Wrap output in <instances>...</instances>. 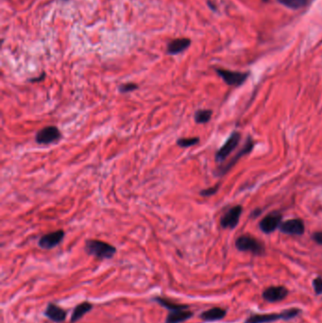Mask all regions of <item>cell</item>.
I'll use <instances>...</instances> for the list:
<instances>
[{"label": "cell", "instance_id": "cell-1", "mask_svg": "<svg viewBox=\"0 0 322 323\" xmlns=\"http://www.w3.org/2000/svg\"><path fill=\"white\" fill-rule=\"evenodd\" d=\"M301 313L302 310L300 308H289L281 313L255 314L247 318L245 323H270L278 321H290Z\"/></svg>", "mask_w": 322, "mask_h": 323}, {"label": "cell", "instance_id": "cell-2", "mask_svg": "<svg viewBox=\"0 0 322 323\" xmlns=\"http://www.w3.org/2000/svg\"><path fill=\"white\" fill-rule=\"evenodd\" d=\"M86 253L95 256L97 259H111L114 257L116 248L109 243H106L101 240L96 239H88L86 240L84 246Z\"/></svg>", "mask_w": 322, "mask_h": 323}, {"label": "cell", "instance_id": "cell-3", "mask_svg": "<svg viewBox=\"0 0 322 323\" xmlns=\"http://www.w3.org/2000/svg\"><path fill=\"white\" fill-rule=\"evenodd\" d=\"M236 247L240 251H249L255 255H262L265 252L264 245L250 236H241L237 238Z\"/></svg>", "mask_w": 322, "mask_h": 323}, {"label": "cell", "instance_id": "cell-4", "mask_svg": "<svg viewBox=\"0 0 322 323\" xmlns=\"http://www.w3.org/2000/svg\"><path fill=\"white\" fill-rule=\"evenodd\" d=\"M240 138H241L240 133H237V132H234L232 133L231 136L228 138L227 141L217 152L216 161L219 163H222L223 162H225L228 157L231 155V153L237 149L239 141H240Z\"/></svg>", "mask_w": 322, "mask_h": 323}, {"label": "cell", "instance_id": "cell-5", "mask_svg": "<svg viewBox=\"0 0 322 323\" xmlns=\"http://www.w3.org/2000/svg\"><path fill=\"white\" fill-rule=\"evenodd\" d=\"M218 76L222 78V80L225 81V83L230 86H240L242 85L246 81V79L249 76L248 72H236V71H230L226 69H216Z\"/></svg>", "mask_w": 322, "mask_h": 323}, {"label": "cell", "instance_id": "cell-6", "mask_svg": "<svg viewBox=\"0 0 322 323\" xmlns=\"http://www.w3.org/2000/svg\"><path fill=\"white\" fill-rule=\"evenodd\" d=\"M62 137V133L55 126H48L40 130L35 135V141L40 145H48L57 142Z\"/></svg>", "mask_w": 322, "mask_h": 323}, {"label": "cell", "instance_id": "cell-7", "mask_svg": "<svg viewBox=\"0 0 322 323\" xmlns=\"http://www.w3.org/2000/svg\"><path fill=\"white\" fill-rule=\"evenodd\" d=\"M283 216L280 212H271L267 216H265L264 219L260 222V229L265 234H271L275 230L280 227L282 223Z\"/></svg>", "mask_w": 322, "mask_h": 323}, {"label": "cell", "instance_id": "cell-8", "mask_svg": "<svg viewBox=\"0 0 322 323\" xmlns=\"http://www.w3.org/2000/svg\"><path fill=\"white\" fill-rule=\"evenodd\" d=\"M65 235L66 233L63 230H58L56 232L49 233L39 239L38 246L44 249H51L53 247H57L64 240Z\"/></svg>", "mask_w": 322, "mask_h": 323}, {"label": "cell", "instance_id": "cell-9", "mask_svg": "<svg viewBox=\"0 0 322 323\" xmlns=\"http://www.w3.org/2000/svg\"><path fill=\"white\" fill-rule=\"evenodd\" d=\"M242 206L237 205L228 211L220 219V225L224 229H235L239 223V219L242 214Z\"/></svg>", "mask_w": 322, "mask_h": 323}, {"label": "cell", "instance_id": "cell-10", "mask_svg": "<svg viewBox=\"0 0 322 323\" xmlns=\"http://www.w3.org/2000/svg\"><path fill=\"white\" fill-rule=\"evenodd\" d=\"M288 295V289L284 285L269 286L263 292V299L268 303H278L283 301Z\"/></svg>", "mask_w": 322, "mask_h": 323}, {"label": "cell", "instance_id": "cell-11", "mask_svg": "<svg viewBox=\"0 0 322 323\" xmlns=\"http://www.w3.org/2000/svg\"><path fill=\"white\" fill-rule=\"evenodd\" d=\"M279 229L282 233H284L285 235L302 236L304 234L305 226H304V223L302 219H289V220L282 222Z\"/></svg>", "mask_w": 322, "mask_h": 323}, {"label": "cell", "instance_id": "cell-12", "mask_svg": "<svg viewBox=\"0 0 322 323\" xmlns=\"http://www.w3.org/2000/svg\"><path fill=\"white\" fill-rule=\"evenodd\" d=\"M253 146H254V143L252 141V139L250 137L247 138V141H246V145L244 146V148L239 152V153H237V156L235 158H233L231 162H229L226 165L220 167V169H218V173L217 175L218 176H222L224 174H226L236 163L237 162L239 161L243 156H245L246 154H248L249 152H251L253 150Z\"/></svg>", "mask_w": 322, "mask_h": 323}, {"label": "cell", "instance_id": "cell-13", "mask_svg": "<svg viewBox=\"0 0 322 323\" xmlns=\"http://www.w3.org/2000/svg\"><path fill=\"white\" fill-rule=\"evenodd\" d=\"M45 316L51 322L56 323H64L67 320V312L57 304L50 303L46 308Z\"/></svg>", "mask_w": 322, "mask_h": 323}, {"label": "cell", "instance_id": "cell-14", "mask_svg": "<svg viewBox=\"0 0 322 323\" xmlns=\"http://www.w3.org/2000/svg\"><path fill=\"white\" fill-rule=\"evenodd\" d=\"M191 45V40L188 38H178L171 41L167 45L166 53L168 55H178L184 50L189 48Z\"/></svg>", "mask_w": 322, "mask_h": 323}, {"label": "cell", "instance_id": "cell-15", "mask_svg": "<svg viewBox=\"0 0 322 323\" xmlns=\"http://www.w3.org/2000/svg\"><path fill=\"white\" fill-rule=\"evenodd\" d=\"M227 311L220 307H214L199 315V318L204 322H217L225 318Z\"/></svg>", "mask_w": 322, "mask_h": 323}, {"label": "cell", "instance_id": "cell-16", "mask_svg": "<svg viewBox=\"0 0 322 323\" xmlns=\"http://www.w3.org/2000/svg\"><path fill=\"white\" fill-rule=\"evenodd\" d=\"M193 312L188 309H180V310H175L171 311L168 314L165 323H180L186 322L187 320L193 317Z\"/></svg>", "mask_w": 322, "mask_h": 323}, {"label": "cell", "instance_id": "cell-17", "mask_svg": "<svg viewBox=\"0 0 322 323\" xmlns=\"http://www.w3.org/2000/svg\"><path fill=\"white\" fill-rule=\"evenodd\" d=\"M92 308H93V304L88 302H83L81 304H78L72 312L70 322L71 323L79 322L85 316L86 314L89 313L92 310Z\"/></svg>", "mask_w": 322, "mask_h": 323}, {"label": "cell", "instance_id": "cell-18", "mask_svg": "<svg viewBox=\"0 0 322 323\" xmlns=\"http://www.w3.org/2000/svg\"><path fill=\"white\" fill-rule=\"evenodd\" d=\"M157 304H160L162 307H164L165 309H167L169 312L171 311H175V310H180V309H188L189 306L186 304H176L169 301L168 299L165 298H161V297H155L153 299Z\"/></svg>", "mask_w": 322, "mask_h": 323}, {"label": "cell", "instance_id": "cell-19", "mask_svg": "<svg viewBox=\"0 0 322 323\" xmlns=\"http://www.w3.org/2000/svg\"><path fill=\"white\" fill-rule=\"evenodd\" d=\"M277 1L291 10L303 9L309 3V0H277Z\"/></svg>", "mask_w": 322, "mask_h": 323}, {"label": "cell", "instance_id": "cell-20", "mask_svg": "<svg viewBox=\"0 0 322 323\" xmlns=\"http://www.w3.org/2000/svg\"><path fill=\"white\" fill-rule=\"evenodd\" d=\"M213 112L211 110H198L195 113V122L198 124L208 123Z\"/></svg>", "mask_w": 322, "mask_h": 323}, {"label": "cell", "instance_id": "cell-21", "mask_svg": "<svg viewBox=\"0 0 322 323\" xmlns=\"http://www.w3.org/2000/svg\"><path fill=\"white\" fill-rule=\"evenodd\" d=\"M199 143V137H181L177 140V145L180 148H190Z\"/></svg>", "mask_w": 322, "mask_h": 323}, {"label": "cell", "instance_id": "cell-22", "mask_svg": "<svg viewBox=\"0 0 322 323\" xmlns=\"http://www.w3.org/2000/svg\"><path fill=\"white\" fill-rule=\"evenodd\" d=\"M136 89H138V85L136 83H133V82L123 83V84L119 86V92L122 93V94L133 92V91L136 90Z\"/></svg>", "mask_w": 322, "mask_h": 323}, {"label": "cell", "instance_id": "cell-23", "mask_svg": "<svg viewBox=\"0 0 322 323\" xmlns=\"http://www.w3.org/2000/svg\"><path fill=\"white\" fill-rule=\"evenodd\" d=\"M219 186L220 185H219V183H218L216 186L210 187V188H207V189H203V190L199 192V195L202 196V197H211V196L215 195L218 192V189H219Z\"/></svg>", "mask_w": 322, "mask_h": 323}, {"label": "cell", "instance_id": "cell-24", "mask_svg": "<svg viewBox=\"0 0 322 323\" xmlns=\"http://www.w3.org/2000/svg\"><path fill=\"white\" fill-rule=\"evenodd\" d=\"M313 286L314 290L317 295L322 294V277H317L313 281Z\"/></svg>", "mask_w": 322, "mask_h": 323}, {"label": "cell", "instance_id": "cell-25", "mask_svg": "<svg viewBox=\"0 0 322 323\" xmlns=\"http://www.w3.org/2000/svg\"><path fill=\"white\" fill-rule=\"evenodd\" d=\"M313 240L319 245H322V232H317L312 236Z\"/></svg>", "mask_w": 322, "mask_h": 323}, {"label": "cell", "instance_id": "cell-26", "mask_svg": "<svg viewBox=\"0 0 322 323\" xmlns=\"http://www.w3.org/2000/svg\"><path fill=\"white\" fill-rule=\"evenodd\" d=\"M45 77H46V74L45 73H43L42 75L40 77H37V78H34V79H31V80H29V81H31V82H37V81H43L44 79H45Z\"/></svg>", "mask_w": 322, "mask_h": 323}]
</instances>
